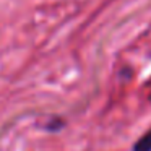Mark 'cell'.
Masks as SVG:
<instances>
[{
  "instance_id": "6da1fadb",
  "label": "cell",
  "mask_w": 151,
  "mask_h": 151,
  "mask_svg": "<svg viewBox=\"0 0 151 151\" xmlns=\"http://www.w3.org/2000/svg\"><path fill=\"white\" fill-rule=\"evenodd\" d=\"M132 151H151V128L145 132L140 138L133 143Z\"/></svg>"
}]
</instances>
